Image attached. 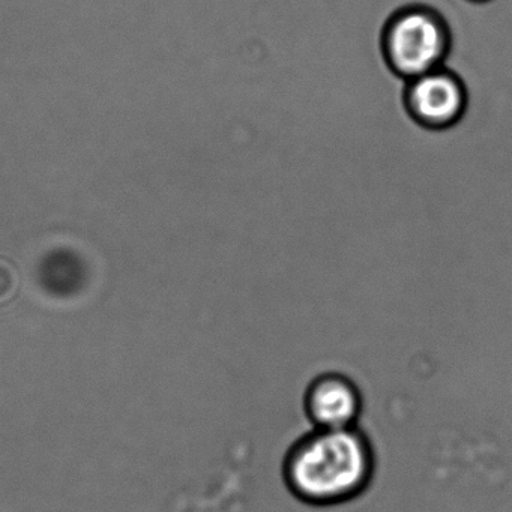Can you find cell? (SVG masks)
<instances>
[{"instance_id": "obj_1", "label": "cell", "mask_w": 512, "mask_h": 512, "mask_svg": "<svg viewBox=\"0 0 512 512\" xmlns=\"http://www.w3.org/2000/svg\"><path fill=\"white\" fill-rule=\"evenodd\" d=\"M376 470L373 445L358 427L320 430L296 439L283 460L290 493L313 506H334L361 496Z\"/></svg>"}, {"instance_id": "obj_5", "label": "cell", "mask_w": 512, "mask_h": 512, "mask_svg": "<svg viewBox=\"0 0 512 512\" xmlns=\"http://www.w3.org/2000/svg\"><path fill=\"white\" fill-rule=\"evenodd\" d=\"M467 2H470V4H488V2H491V0H467Z\"/></svg>"}, {"instance_id": "obj_3", "label": "cell", "mask_w": 512, "mask_h": 512, "mask_svg": "<svg viewBox=\"0 0 512 512\" xmlns=\"http://www.w3.org/2000/svg\"><path fill=\"white\" fill-rule=\"evenodd\" d=\"M403 106L418 127L446 131L460 124L469 107L466 83L442 67L404 83Z\"/></svg>"}, {"instance_id": "obj_2", "label": "cell", "mask_w": 512, "mask_h": 512, "mask_svg": "<svg viewBox=\"0 0 512 512\" xmlns=\"http://www.w3.org/2000/svg\"><path fill=\"white\" fill-rule=\"evenodd\" d=\"M451 49L448 20L430 5L400 8L389 16L380 32L383 62L404 82L445 67Z\"/></svg>"}, {"instance_id": "obj_4", "label": "cell", "mask_w": 512, "mask_h": 512, "mask_svg": "<svg viewBox=\"0 0 512 512\" xmlns=\"http://www.w3.org/2000/svg\"><path fill=\"white\" fill-rule=\"evenodd\" d=\"M304 412L311 425L320 430L356 427L362 412L361 389L346 374H319L305 389Z\"/></svg>"}]
</instances>
